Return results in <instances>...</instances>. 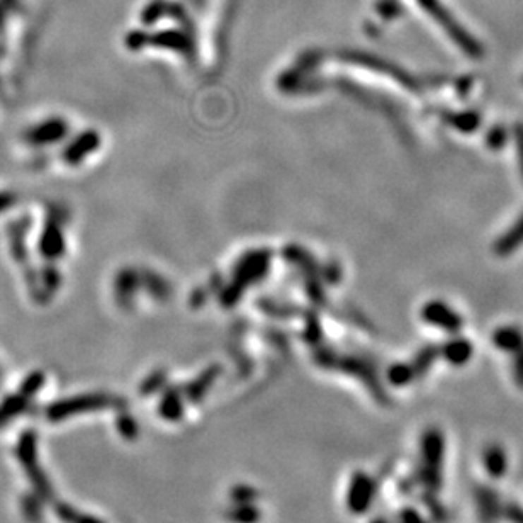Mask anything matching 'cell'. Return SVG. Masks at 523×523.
Returning <instances> with one entry per match:
<instances>
[{"mask_svg":"<svg viewBox=\"0 0 523 523\" xmlns=\"http://www.w3.org/2000/svg\"><path fill=\"white\" fill-rule=\"evenodd\" d=\"M443 462H445V437L437 426L421 433L420 459L413 478L425 491L438 493L443 486Z\"/></svg>","mask_w":523,"mask_h":523,"instance_id":"cell-1","label":"cell"},{"mask_svg":"<svg viewBox=\"0 0 523 523\" xmlns=\"http://www.w3.org/2000/svg\"><path fill=\"white\" fill-rule=\"evenodd\" d=\"M270 257L269 250H252L245 253L233 269V282L223 291L221 303L224 306H233L248 284H255L265 277L270 267Z\"/></svg>","mask_w":523,"mask_h":523,"instance_id":"cell-2","label":"cell"},{"mask_svg":"<svg viewBox=\"0 0 523 523\" xmlns=\"http://www.w3.org/2000/svg\"><path fill=\"white\" fill-rule=\"evenodd\" d=\"M335 369L357 378L363 386L369 389L371 395L374 396L375 401H379L380 404L387 403V395H386V391H384L383 384H380L378 371H375L374 366H371L367 361H363V359H359V357H350V355H345V357H338Z\"/></svg>","mask_w":523,"mask_h":523,"instance_id":"cell-3","label":"cell"},{"mask_svg":"<svg viewBox=\"0 0 523 523\" xmlns=\"http://www.w3.org/2000/svg\"><path fill=\"white\" fill-rule=\"evenodd\" d=\"M378 496V483L363 471L354 472L347 491V508L352 515L367 513Z\"/></svg>","mask_w":523,"mask_h":523,"instance_id":"cell-4","label":"cell"},{"mask_svg":"<svg viewBox=\"0 0 523 523\" xmlns=\"http://www.w3.org/2000/svg\"><path fill=\"white\" fill-rule=\"evenodd\" d=\"M421 318L426 323L442 328L443 332L449 333H457L462 326V320L455 311L447 306L442 301H430L426 303L423 309H421Z\"/></svg>","mask_w":523,"mask_h":523,"instance_id":"cell-5","label":"cell"},{"mask_svg":"<svg viewBox=\"0 0 523 523\" xmlns=\"http://www.w3.org/2000/svg\"><path fill=\"white\" fill-rule=\"evenodd\" d=\"M474 501L481 523H496L503 517V506L495 489L478 486L474 491Z\"/></svg>","mask_w":523,"mask_h":523,"instance_id":"cell-6","label":"cell"},{"mask_svg":"<svg viewBox=\"0 0 523 523\" xmlns=\"http://www.w3.org/2000/svg\"><path fill=\"white\" fill-rule=\"evenodd\" d=\"M483 464L484 469L493 479L503 478L506 469H508V457H506L503 447L498 445V443H489L484 447Z\"/></svg>","mask_w":523,"mask_h":523,"instance_id":"cell-7","label":"cell"},{"mask_svg":"<svg viewBox=\"0 0 523 523\" xmlns=\"http://www.w3.org/2000/svg\"><path fill=\"white\" fill-rule=\"evenodd\" d=\"M221 369L217 366H211L208 367L203 374L199 375L198 379L192 380L189 386L186 387V397L191 401V403H200L208 395L209 389L212 387L215 380L220 375Z\"/></svg>","mask_w":523,"mask_h":523,"instance_id":"cell-8","label":"cell"},{"mask_svg":"<svg viewBox=\"0 0 523 523\" xmlns=\"http://www.w3.org/2000/svg\"><path fill=\"white\" fill-rule=\"evenodd\" d=\"M472 355V345L469 340H464V338H452L442 347V357L452 366H464L466 362H469Z\"/></svg>","mask_w":523,"mask_h":523,"instance_id":"cell-9","label":"cell"},{"mask_svg":"<svg viewBox=\"0 0 523 523\" xmlns=\"http://www.w3.org/2000/svg\"><path fill=\"white\" fill-rule=\"evenodd\" d=\"M228 523H258L262 518V512L257 503L250 505H233L223 513Z\"/></svg>","mask_w":523,"mask_h":523,"instance_id":"cell-10","label":"cell"},{"mask_svg":"<svg viewBox=\"0 0 523 523\" xmlns=\"http://www.w3.org/2000/svg\"><path fill=\"white\" fill-rule=\"evenodd\" d=\"M440 355H442L440 347H437V345L423 347V349H421L420 352L415 355V359H413V362H411L413 369H415L416 379H420V378H423V375H426V372L430 371V367L433 366L435 361H437Z\"/></svg>","mask_w":523,"mask_h":523,"instance_id":"cell-11","label":"cell"},{"mask_svg":"<svg viewBox=\"0 0 523 523\" xmlns=\"http://www.w3.org/2000/svg\"><path fill=\"white\" fill-rule=\"evenodd\" d=\"M160 415L170 421H177L184 415V399L177 389L165 392L160 403Z\"/></svg>","mask_w":523,"mask_h":523,"instance_id":"cell-12","label":"cell"},{"mask_svg":"<svg viewBox=\"0 0 523 523\" xmlns=\"http://www.w3.org/2000/svg\"><path fill=\"white\" fill-rule=\"evenodd\" d=\"M416 379L415 369H413L411 363H392L387 371V380L389 384L396 387L408 386L409 383Z\"/></svg>","mask_w":523,"mask_h":523,"instance_id":"cell-13","label":"cell"},{"mask_svg":"<svg viewBox=\"0 0 523 523\" xmlns=\"http://www.w3.org/2000/svg\"><path fill=\"white\" fill-rule=\"evenodd\" d=\"M493 343H495L496 347H500L501 350H510V352H513V350H518L523 345V337L520 332H517V330L503 328L498 330V332L493 335Z\"/></svg>","mask_w":523,"mask_h":523,"instance_id":"cell-14","label":"cell"},{"mask_svg":"<svg viewBox=\"0 0 523 523\" xmlns=\"http://www.w3.org/2000/svg\"><path fill=\"white\" fill-rule=\"evenodd\" d=\"M421 501H423L425 508L428 510L430 517H432V520L435 523L449 522V512H447L445 506H443L442 501L437 498V493L423 491V495H421Z\"/></svg>","mask_w":523,"mask_h":523,"instance_id":"cell-15","label":"cell"},{"mask_svg":"<svg viewBox=\"0 0 523 523\" xmlns=\"http://www.w3.org/2000/svg\"><path fill=\"white\" fill-rule=\"evenodd\" d=\"M258 491L257 488L250 486V484H236L229 489V501L233 505H250L257 503L258 500Z\"/></svg>","mask_w":523,"mask_h":523,"instance_id":"cell-16","label":"cell"},{"mask_svg":"<svg viewBox=\"0 0 523 523\" xmlns=\"http://www.w3.org/2000/svg\"><path fill=\"white\" fill-rule=\"evenodd\" d=\"M445 119H447V123H450L452 126H455L464 133L474 131L479 123V116L476 114V112H460V114H450V116H447Z\"/></svg>","mask_w":523,"mask_h":523,"instance_id":"cell-17","label":"cell"},{"mask_svg":"<svg viewBox=\"0 0 523 523\" xmlns=\"http://www.w3.org/2000/svg\"><path fill=\"white\" fill-rule=\"evenodd\" d=\"M395 523H430L426 518L413 506H404L397 512Z\"/></svg>","mask_w":523,"mask_h":523,"instance_id":"cell-18","label":"cell"},{"mask_svg":"<svg viewBox=\"0 0 523 523\" xmlns=\"http://www.w3.org/2000/svg\"><path fill=\"white\" fill-rule=\"evenodd\" d=\"M308 328L304 330V338L309 343H320L321 340V326L316 316H308Z\"/></svg>","mask_w":523,"mask_h":523,"instance_id":"cell-19","label":"cell"},{"mask_svg":"<svg viewBox=\"0 0 523 523\" xmlns=\"http://www.w3.org/2000/svg\"><path fill=\"white\" fill-rule=\"evenodd\" d=\"M503 517L512 523H523V510L517 505H506L503 506Z\"/></svg>","mask_w":523,"mask_h":523,"instance_id":"cell-20","label":"cell"},{"mask_svg":"<svg viewBox=\"0 0 523 523\" xmlns=\"http://www.w3.org/2000/svg\"><path fill=\"white\" fill-rule=\"evenodd\" d=\"M325 277L328 282H337V280L340 279V267H338L337 263H332V265L325 270Z\"/></svg>","mask_w":523,"mask_h":523,"instance_id":"cell-21","label":"cell"},{"mask_svg":"<svg viewBox=\"0 0 523 523\" xmlns=\"http://www.w3.org/2000/svg\"><path fill=\"white\" fill-rule=\"evenodd\" d=\"M369 523H392L391 520H389L387 517H384V515H378V517H374Z\"/></svg>","mask_w":523,"mask_h":523,"instance_id":"cell-22","label":"cell"},{"mask_svg":"<svg viewBox=\"0 0 523 523\" xmlns=\"http://www.w3.org/2000/svg\"><path fill=\"white\" fill-rule=\"evenodd\" d=\"M460 83H462V87H464V89H467V90H469V87H471L469 80H467V83H466V78H464V80H460ZM457 92H459V94H460V95H464V94H466V92H464V90H460V85H457Z\"/></svg>","mask_w":523,"mask_h":523,"instance_id":"cell-23","label":"cell"}]
</instances>
